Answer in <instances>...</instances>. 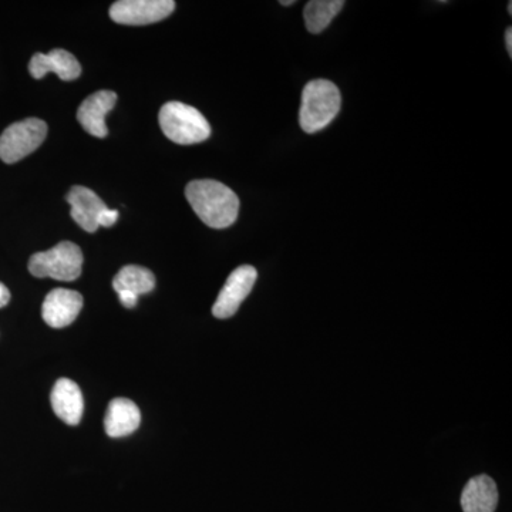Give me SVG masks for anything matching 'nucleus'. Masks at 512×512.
Returning a JSON list of instances; mask_svg holds the SVG:
<instances>
[{"label":"nucleus","instance_id":"obj_1","mask_svg":"<svg viewBox=\"0 0 512 512\" xmlns=\"http://www.w3.org/2000/svg\"><path fill=\"white\" fill-rule=\"evenodd\" d=\"M185 197L195 214L210 228H228L237 221L238 195L220 181H191L185 188Z\"/></svg>","mask_w":512,"mask_h":512},{"label":"nucleus","instance_id":"obj_2","mask_svg":"<svg viewBox=\"0 0 512 512\" xmlns=\"http://www.w3.org/2000/svg\"><path fill=\"white\" fill-rule=\"evenodd\" d=\"M342 106L338 86L329 80H312L302 92L299 124L305 133L313 134L328 127Z\"/></svg>","mask_w":512,"mask_h":512},{"label":"nucleus","instance_id":"obj_3","mask_svg":"<svg viewBox=\"0 0 512 512\" xmlns=\"http://www.w3.org/2000/svg\"><path fill=\"white\" fill-rule=\"evenodd\" d=\"M158 120L165 137L181 146L202 143L211 136V126L204 114L181 101L165 103Z\"/></svg>","mask_w":512,"mask_h":512},{"label":"nucleus","instance_id":"obj_4","mask_svg":"<svg viewBox=\"0 0 512 512\" xmlns=\"http://www.w3.org/2000/svg\"><path fill=\"white\" fill-rule=\"evenodd\" d=\"M83 252L73 242L64 241L45 252H37L29 261L30 274L36 278L76 281L83 271Z\"/></svg>","mask_w":512,"mask_h":512},{"label":"nucleus","instance_id":"obj_5","mask_svg":"<svg viewBox=\"0 0 512 512\" xmlns=\"http://www.w3.org/2000/svg\"><path fill=\"white\" fill-rule=\"evenodd\" d=\"M47 136V124L40 119L13 123L0 136V160L15 164L42 146Z\"/></svg>","mask_w":512,"mask_h":512},{"label":"nucleus","instance_id":"obj_6","mask_svg":"<svg viewBox=\"0 0 512 512\" xmlns=\"http://www.w3.org/2000/svg\"><path fill=\"white\" fill-rule=\"evenodd\" d=\"M175 9L173 0H120L110 8V18L120 25L144 26L161 22Z\"/></svg>","mask_w":512,"mask_h":512},{"label":"nucleus","instance_id":"obj_7","mask_svg":"<svg viewBox=\"0 0 512 512\" xmlns=\"http://www.w3.org/2000/svg\"><path fill=\"white\" fill-rule=\"evenodd\" d=\"M258 272L254 266L242 265L228 276L217 301L212 306V315L218 319L232 318L238 312L241 303L247 299L254 288Z\"/></svg>","mask_w":512,"mask_h":512},{"label":"nucleus","instance_id":"obj_8","mask_svg":"<svg viewBox=\"0 0 512 512\" xmlns=\"http://www.w3.org/2000/svg\"><path fill=\"white\" fill-rule=\"evenodd\" d=\"M83 296L72 289L57 288L47 293L42 306L43 320L50 328L62 329L72 325L82 312Z\"/></svg>","mask_w":512,"mask_h":512},{"label":"nucleus","instance_id":"obj_9","mask_svg":"<svg viewBox=\"0 0 512 512\" xmlns=\"http://www.w3.org/2000/svg\"><path fill=\"white\" fill-rule=\"evenodd\" d=\"M117 103V94L110 90H100L83 101L77 111V120L87 133L94 137L109 136L106 126V117Z\"/></svg>","mask_w":512,"mask_h":512},{"label":"nucleus","instance_id":"obj_10","mask_svg":"<svg viewBox=\"0 0 512 512\" xmlns=\"http://www.w3.org/2000/svg\"><path fill=\"white\" fill-rule=\"evenodd\" d=\"M66 201L72 207L70 215L80 228L90 232V234L100 228L99 217L107 207L96 192L90 190V188L82 187V185H76L67 192Z\"/></svg>","mask_w":512,"mask_h":512},{"label":"nucleus","instance_id":"obj_11","mask_svg":"<svg viewBox=\"0 0 512 512\" xmlns=\"http://www.w3.org/2000/svg\"><path fill=\"white\" fill-rule=\"evenodd\" d=\"M29 72L33 79H43L46 74L56 73L64 82H72L82 74V66L79 60L63 49H55L52 52L36 53L29 63Z\"/></svg>","mask_w":512,"mask_h":512},{"label":"nucleus","instance_id":"obj_12","mask_svg":"<svg viewBox=\"0 0 512 512\" xmlns=\"http://www.w3.org/2000/svg\"><path fill=\"white\" fill-rule=\"evenodd\" d=\"M53 412L69 426H77L82 420L84 400L82 390L73 380L59 379L50 394Z\"/></svg>","mask_w":512,"mask_h":512},{"label":"nucleus","instance_id":"obj_13","mask_svg":"<svg viewBox=\"0 0 512 512\" xmlns=\"http://www.w3.org/2000/svg\"><path fill=\"white\" fill-rule=\"evenodd\" d=\"M141 413L137 404L130 399L111 400L106 417H104V429L111 439H121L130 436L140 427Z\"/></svg>","mask_w":512,"mask_h":512},{"label":"nucleus","instance_id":"obj_14","mask_svg":"<svg viewBox=\"0 0 512 512\" xmlns=\"http://www.w3.org/2000/svg\"><path fill=\"white\" fill-rule=\"evenodd\" d=\"M460 503L464 512H495L498 505L497 484L485 474L471 478L464 487Z\"/></svg>","mask_w":512,"mask_h":512},{"label":"nucleus","instance_id":"obj_15","mask_svg":"<svg viewBox=\"0 0 512 512\" xmlns=\"http://www.w3.org/2000/svg\"><path fill=\"white\" fill-rule=\"evenodd\" d=\"M114 291L130 292L140 296L150 293L156 288V276L147 268L138 265H127L121 268L113 281Z\"/></svg>","mask_w":512,"mask_h":512},{"label":"nucleus","instance_id":"obj_16","mask_svg":"<svg viewBox=\"0 0 512 512\" xmlns=\"http://www.w3.org/2000/svg\"><path fill=\"white\" fill-rule=\"evenodd\" d=\"M343 6H345L343 0H311L306 3L305 12H303L306 28L313 35L322 33L339 15Z\"/></svg>","mask_w":512,"mask_h":512},{"label":"nucleus","instance_id":"obj_17","mask_svg":"<svg viewBox=\"0 0 512 512\" xmlns=\"http://www.w3.org/2000/svg\"><path fill=\"white\" fill-rule=\"evenodd\" d=\"M117 220H119V211L109 210V208H106V210L100 214L99 227H113Z\"/></svg>","mask_w":512,"mask_h":512},{"label":"nucleus","instance_id":"obj_18","mask_svg":"<svg viewBox=\"0 0 512 512\" xmlns=\"http://www.w3.org/2000/svg\"><path fill=\"white\" fill-rule=\"evenodd\" d=\"M117 295H119L120 302L123 303V306H126V308L133 309L134 306L137 305L138 296L133 295V293L119 292Z\"/></svg>","mask_w":512,"mask_h":512},{"label":"nucleus","instance_id":"obj_19","mask_svg":"<svg viewBox=\"0 0 512 512\" xmlns=\"http://www.w3.org/2000/svg\"><path fill=\"white\" fill-rule=\"evenodd\" d=\"M10 301V292L5 285L0 282V308H5Z\"/></svg>","mask_w":512,"mask_h":512},{"label":"nucleus","instance_id":"obj_20","mask_svg":"<svg viewBox=\"0 0 512 512\" xmlns=\"http://www.w3.org/2000/svg\"><path fill=\"white\" fill-rule=\"evenodd\" d=\"M505 46H507L508 55L512 56V29L508 28L505 32Z\"/></svg>","mask_w":512,"mask_h":512},{"label":"nucleus","instance_id":"obj_21","mask_svg":"<svg viewBox=\"0 0 512 512\" xmlns=\"http://www.w3.org/2000/svg\"><path fill=\"white\" fill-rule=\"evenodd\" d=\"M282 6H292L295 5V0H281Z\"/></svg>","mask_w":512,"mask_h":512},{"label":"nucleus","instance_id":"obj_22","mask_svg":"<svg viewBox=\"0 0 512 512\" xmlns=\"http://www.w3.org/2000/svg\"><path fill=\"white\" fill-rule=\"evenodd\" d=\"M508 13H510V15L512 13V3L511 2L508 3Z\"/></svg>","mask_w":512,"mask_h":512}]
</instances>
